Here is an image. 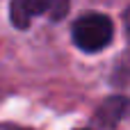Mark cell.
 Segmentation results:
<instances>
[{
	"label": "cell",
	"mask_w": 130,
	"mask_h": 130,
	"mask_svg": "<svg viewBox=\"0 0 130 130\" xmlns=\"http://www.w3.org/2000/svg\"><path fill=\"white\" fill-rule=\"evenodd\" d=\"M114 39V21L107 14L89 11L73 21L71 25V41L78 50L94 55L105 50Z\"/></svg>",
	"instance_id": "cell-1"
},
{
	"label": "cell",
	"mask_w": 130,
	"mask_h": 130,
	"mask_svg": "<svg viewBox=\"0 0 130 130\" xmlns=\"http://www.w3.org/2000/svg\"><path fill=\"white\" fill-rule=\"evenodd\" d=\"M71 9V0H11L9 2V21L16 30H27L34 18H48L59 23L66 18Z\"/></svg>",
	"instance_id": "cell-2"
},
{
	"label": "cell",
	"mask_w": 130,
	"mask_h": 130,
	"mask_svg": "<svg viewBox=\"0 0 130 130\" xmlns=\"http://www.w3.org/2000/svg\"><path fill=\"white\" fill-rule=\"evenodd\" d=\"M128 114V98L126 96H107L94 112L91 128L94 130H117Z\"/></svg>",
	"instance_id": "cell-3"
},
{
	"label": "cell",
	"mask_w": 130,
	"mask_h": 130,
	"mask_svg": "<svg viewBox=\"0 0 130 130\" xmlns=\"http://www.w3.org/2000/svg\"><path fill=\"white\" fill-rule=\"evenodd\" d=\"M75 130H94V128H75Z\"/></svg>",
	"instance_id": "cell-4"
}]
</instances>
